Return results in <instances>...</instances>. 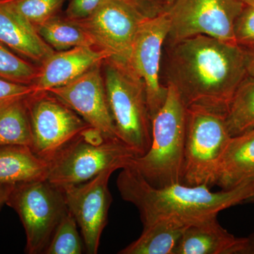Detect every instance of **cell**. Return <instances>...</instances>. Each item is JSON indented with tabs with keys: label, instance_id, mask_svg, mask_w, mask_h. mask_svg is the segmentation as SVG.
<instances>
[{
	"label": "cell",
	"instance_id": "obj_1",
	"mask_svg": "<svg viewBox=\"0 0 254 254\" xmlns=\"http://www.w3.org/2000/svg\"><path fill=\"white\" fill-rule=\"evenodd\" d=\"M170 47L168 83L176 88L187 108L226 113L237 88L248 75L245 48L205 36Z\"/></svg>",
	"mask_w": 254,
	"mask_h": 254
},
{
	"label": "cell",
	"instance_id": "obj_2",
	"mask_svg": "<svg viewBox=\"0 0 254 254\" xmlns=\"http://www.w3.org/2000/svg\"><path fill=\"white\" fill-rule=\"evenodd\" d=\"M117 187L122 198L138 209L143 227L163 218L194 224L217 217L222 210L247 201L254 191V182L218 192H212L208 185L182 183L157 188L130 165L122 169Z\"/></svg>",
	"mask_w": 254,
	"mask_h": 254
},
{
	"label": "cell",
	"instance_id": "obj_3",
	"mask_svg": "<svg viewBox=\"0 0 254 254\" xmlns=\"http://www.w3.org/2000/svg\"><path fill=\"white\" fill-rule=\"evenodd\" d=\"M167 88L163 106L151 120L149 150L128 165L157 188L182 183L183 173L187 107L173 85L168 83Z\"/></svg>",
	"mask_w": 254,
	"mask_h": 254
},
{
	"label": "cell",
	"instance_id": "obj_4",
	"mask_svg": "<svg viewBox=\"0 0 254 254\" xmlns=\"http://www.w3.org/2000/svg\"><path fill=\"white\" fill-rule=\"evenodd\" d=\"M102 71L117 136L136 157L142 156L152 142V121L144 83L123 60H105Z\"/></svg>",
	"mask_w": 254,
	"mask_h": 254
},
{
	"label": "cell",
	"instance_id": "obj_5",
	"mask_svg": "<svg viewBox=\"0 0 254 254\" xmlns=\"http://www.w3.org/2000/svg\"><path fill=\"white\" fill-rule=\"evenodd\" d=\"M134 157L123 142L106 139L99 130L89 127L50 162L47 180L58 187L78 185L107 169L122 170Z\"/></svg>",
	"mask_w": 254,
	"mask_h": 254
},
{
	"label": "cell",
	"instance_id": "obj_6",
	"mask_svg": "<svg viewBox=\"0 0 254 254\" xmlns=\"http://www.w3.org/2000/svg\"><path fill=\"white\" fill-rule=\"evenodd\" d=\"M230 138L225 114L202 107L187 108L182 183L213 186L219 161Z\"/></svg>",
	"mask_w": 254,
	"mask_h": 254
},
{
	"label": "cell",
	"instance_id": "obj_7",
	"mask_svg": "<svg viewBox=\"0 0 254 254\" xmlns=\"http://www.w3.org/2000/svg\"><path fill=\"white\" fill-rule=\"evenodd\" d=\"M6 205L14 209L22 222L28 254H44L68 211L63 190L48 180L16 184Z\"/></svg>",
	"mask_w": 254,
	"mask_h": 254
},
{
	"label": "cell",
	"instance_id": "obj_8",
	"mask_svg": "<svg viewBox=\"0 0 254 254\" xmlns=\"http://www.w3.org/2000/svg\"><path fill=\"white\" fill-rule=\"evenodd\" d=\"M245 4L238 0H175L166 8L170 44L205 36L237 44L235 26Z\"/></svg>",
	"mask_w": 254,
	"mask_h": 254
},
{
	"label": "cell",
	"instance_id": "obj_9",
	"mask_svg": "<svg viewBox=\"0 0 254 254\" xmlns=\"http://www.w3.org/2000/svg\"><path fill=\"white\" fill-rule=\"evenodd\" d=\"M27 105L31 150L48 163L90 127L77 113L49 92L29 95Z\"/></svg>",
	"mask_w": 254,
	"mask_h": 254
},
{
	"label": "cell",
	"instance_id": "obj_10",
	"mask_svg": "<svg viewBox=\"0 0 254 254\" xmlns=\"http://www.w3.org/2000/svg\"><path fill=\"white\" fill-rule=\"evenodd\" d=\"M148 17L128 0H106L91 16L76 21L95 47L127 62L137 33Z\"/></svg>",
	"mask_w": 254,
	"mask_h": 254
},
{
	"label": "cell",
	"instance_id": "obj_11",
	"mask_svg": "<svg viewBox=\"0 0 254 254\" xmlns=\"http://www.w3.org/2000/svg\"><path fill=\"white\" fill-rule=\"evenodd\" d=\"M170 18L166 9L147 18L133 41L127 63L144 83L150 119L163 106L168 88L160 83L164 43L168 38Z\"/></svg>",
	"mask_w": 254,
	"mask_h": 254
},
{
	"label": "cell",
	"instance_id": "obj_12",
	"mask_svg": "<svg viewBox=\"0 0 254 254\" xmlns=\"http://www.w3.org/2000/svg\"><path fill=\"white\" fill-rule=\"evenodd\" d=\"M118 170L113 167L89 181L59 187L64 195L68 211L72 214L81 230L85 250L88 254L98 253L113 202L108 183L111 175Z\"/></svg>",
	"mask_w": 254,
	"mask_h": 254
},
{
	"label": "cell",
	"instance_id": "obj_13",
	"mask_svg": "<svg viewBox=\"0 0 254 254\" xmlns=\"http://www.w3.org/2000/svg\"><path fill=\"white\" fill-rule=\"evenodd\" d=\"M48 92L67 105L90 127L99 130L106 139L119 140L108 105L102 64L68 84Z\"/></svg>",
	"mask_w": 254,
	"mask_h": 254
},
{
	"label": "cell",
	"instance_id": "obj_14",
	"mask_svg": "<svg viewBox=\"0 0 254 254\" xmlns=\"http://www.w3.org/2000/svg\"><path fill=\"white\" fill-rule=\"evenodd\" d=\"M109 58L108 53L94 46L55 51L39 66L38 76L31 86L35 93L64 86Z\"/></svg>",
	"mask_w": 254,
	"mask_h": 254
},
{
	"label": "cell",
	"instance_id": "obj_15",
	"mask_svg": "<svg viewBox=\"0 0 254 254\" xmlns=\"http://www.w3.org/2000/svg\"><path fill=\"white\" fill-rule=\"evenodd\" d=\"M174 254H254V233L234 236L213 217L190 225Z\"/></svg>",
	"mask_w": 254,
	"mask_h": 254
},
{
	"label": "cell",
	"instance_id": "obj_16",
	"mask_svg": "<svg viewBox=\"0 0 254 254\" xmlns=\"http://www.w3.org/2000/svg\"><path fill=\"white\" fill-rule=\"evenodd\" d=\"M0 42L38 66L55 53L36 28L16 11L12 0H0Z\"/></svg>",
	"mask_w": 254,
	"mask_h": 254
},
{
	"label": "cell",
	"instance_id": "obj_17",
	"mask_svg": "<svg viewBox=\"0 0 254 254\" xmlns=\"http://www.w3.org/2000/svg\"><path fill=\"white\" fill-rule=\"evenodd\" d=\"M254 182V130L231 137L222 153L213 182L230 190Z\"/></svg>",
	"mask_w": 254,
	"mask_h": 254
},
{
	"label": "cell",
	"instance_id": "obj_18",
	"mask_svg": "<svg viewBox=\"0 0 254 254\" xmlns=\"http://www.w3.org/2000/svg\"><path fill=\"white\" fill-rule=\"evenodd\" d=\"M50 163L24 145L0 146V182L16 185L47 180Z\"/></svg>",
	"mask_w": 254,
	"mask_h": 254
},
{
	"label": "cell",
	"instance_id": "obj_19",
	"mask_svg": "<svg viewBox=\"0 0 254 254\" xmlns=\"http://www.w3.org/2000/svg\"><path fill=\"white\" fill-rule=\"evenodd\" d=\"M190 222L178 218H163L143 227L141 236L120 254H174Z\"/></svg>",
	"mask_w": 254,
	"mask_h": 254
},
{
	"label": "cell",
	"instance_id": "obj_20",
	"mask_svg": "<svg viewBox=\"0 0 254 254\" xmlns=\"http://www.w3.org/2000/svg\"><path fill=\"white\" fill-rule=\"evenodd\" d=\"M40 36L55 51L78 47L94 46V43L76 20L58 14L37 29Z\"/></svg>",
	"mask_w": 254,
	"mask_h": 254
},
{
	"label": "cell",
	"instance_id": "obj_21",
	"mask_svg": "<svg viewBox=\"0 0 254 254\" xmlns=\"http://www.w3.org/2000/svg\"><path fill=\"white\" fill-rule=\"evenodd\" d=\"M28 97L12 100L0 107V146L24 145L31 148Z\"/></svg>",
	"mask_w": 254,
	"mask_h": 254
},
{
	"label": "cell",
	"instance_id": "obj_22",
	"mask_svg": "<svg viewBox=\"0 0 254 254\" xmlns=\"http://www.w3.org/2000/svg\"><path fill=\"white\" fill-rule=\"evenodd\" d=\"M225 121L231 137L254 130V77L247 75L232 97Z\"/></svg>",
	"mask_w": 254,
	"mask_h": 254
},
{
	"label": "cell",
	"instance_id": "obj_23",
	"mask_svg": "<svg viewBox=\"0 0 254 254\" xmlns=\"http://www.w3.org/2000/svg\"><path fill=\"white\" fill-rule=\"evenodd\" d=\"M78 225L69 211L63 217L50 240L44 254H81L85 249Z\"/></svg>",
	"mask_w": 254,
	"mask_h": 254
},
{
	"label": "cell",
	"instance_id": "obj_24",
	"mask_svg": "<svg viewBox=\"0 0 254 254\" xmlns=\"http://www.w3.org/2000/svg\"><path fill=\"white\" fill-rule=\"evenodd\" d=\"M39 71V66L21 58L0 42V78L31 86Z\"/></svg>",
	"mask_w": 254,
	"mask_h": 254
},
{
	"label": "cell",
	"instance_id": "obj_25",
	"mask_svg": "<svg viewBox=\"0 0 254 254\" xmlns=\"http://www.w3.org/2000/svg\"><path fill=\"white\" fill-rule=\"evenodd\" d=\"M65 0H12L15 9L38 29L53 16L59 14Z\"/></svg>",
	"mask_w": 254,
	"mask_h": 254
},
{
	"label": "cell",
	"instance_id": "obj_26",
	"mask_svg": "<svg viewBox=\"0 0 254 254\" xmlns=\"http://www.w3.org/2000/svg\"><path fill=\"white\" fill-rule=\"evenodd\" d=\"M235 35L238 46L254 48V5H245L235 23Z\"/></svg>",
	"mask_w": 254,
	"mask_h": 254
},
{
	"label": "cell",
	"instance_id": "obj_27",
	"mask_svg": "<svg viewBox=\"0 0 254 254\" xmlns=\"http://www.w3.org/2000/svg\"><path fill=\"white\" fill-rule=\"evenodd\" d=\"M35 93L33 86L0 78V107L12 100L26 98Z\"/></svg>",
	"mask_w": 254,
	"mask_h": 254
},
{
	"label": "cell",
	"instance_id": "obj_28",
	"mask_svg": "<svg viewBox=\"0 0 254 254\" xmlns=\"http://www.w3.org/2000/svg\"><path fill=\"white\" fill-rule=\"evenodd\" d=\"M106 0H70L65 11L66 17L81 20L91 16Z\"/></svg>",
	"mask_w": 254,
	"mask_h": 254
},
{
	"label": "cell",
	"instance_id": "obj_29",
	"mask_svg": "<svg viewBox=\"0 0 254 254\" xmlns=\"http://www.w3.org/2000/svg\"><path fill=\"white\" fill-rule=\"evenodd\" d=\"M147 16H153L167 8L165 0H128Z\"/></svg>",
	"mask_w": 254,
	"mask_h": 254
},
{
	"label": "cell",
	"instance_id": "obj_30",
	"mask_svg": "<svg viewBox=\"0 0 254 254\" xmlns=\"http://www.w3.org/2000/svg\"><path fill=\"white\" fill-rule=\"evenodd\" d=\"M14 186V185L0 182V210L4 205H6V202Z\"/></svg>",
	"mask_w": 254,
	"mask_h": 254
},
{
	"label": "cell",
	"instance_id": "obj_31",
	"mask_svg": "<svg viewBox=\"0 0 254 254\" xmlns=\"http://www.w3.org/2000/svg\"><path fill=\"white\" fill-rule=\"evenodd\" d=\"M247 74L254 77V48H245Z\"/></svg>",
	"mask_w": 254,
	"mask_h": 254
},
{
	"label": "cell",
	"instance_id": "obj_32",
	"mask_svg": "<svg viewBox=\"0 0 254 254\" xmlns=\"http://www.w3.org/2000/svg\"><path fill=\"white\" fill-rule=\"evenodd\" d=\"M238 1L243 3L244 4L247 5V6L254 5V0H238Z\"/></svg>",
	"mask_w": 254,
	"mask_h": 254
},
{
	"label": "cell",
	"instance_id": "obj_33",
	"mask_svg": "<svg viewBox=\"0 0 254 254\" xmlns=\"http://www.w3.org/2000/svg\"><path fill=\"white\" fill-rule=\"evenodd\" d=\"M246 202H252V203H254V191L252 193V194L249 197L248 199H247Z\"/></svg>",
	"mask_w": 254,
	"mask_h": 254
},
{
	"label": "cell",
	"instance_id": "obj_34",
	"mask_svg": "<svg viewBox=\"0 0 254 254\" xmlns=\"http://www.w3.org/2000/svg\"><path fill=\"white\" fill-rule=\"evenodd\" d=\"M174 1H175V0H165V2H166L167 4V7H168V6H170V5Z\"/></svg>",
	"mask_w": 254,
	"mask_h": 254
}]
</instances>
